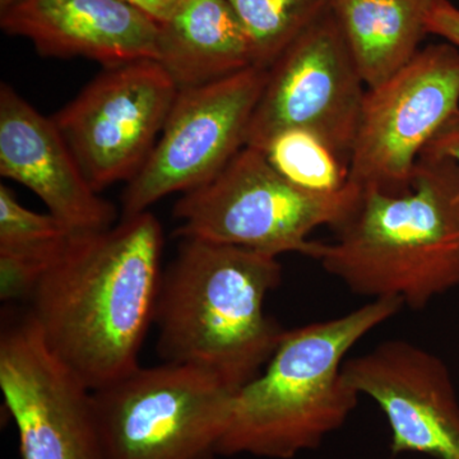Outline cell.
<instances>
[{
  "mask_svg": "<svg viewBox=\"0 0 459 459\" xmlns=\"http://www.w3.org/2000/svg\"><path fill=\"white\" fill-rule=\"evenodd\" d=\"M164 232L151 212L74 234L29 298L27 314L75 376L99 391L137 369L155 325Z\"/></svg>",
  "mask_w": 459,
  "mask_h": 459,
  "instance_id": "cell-1",
  "label": "cell"
},
{
  "mask_svg": "<svg viewBox=\"0 0 459 459\" xmlns=\"http://www.w3.org/2000/svg\"><path fill=\"white\" fill-rule=\"evenodd\" d=\"M310 258L353 294L422 310L459 287V166L420 156L407 192L361 188L351 214Z\"/></svg>",
  "mask_w": 459,
  "mask_h": 459,
  "instance_id": "cell-2",
  "label": "cell"
},
{
  "mask_svg": "<svg viewBox=\"0 0 459 459\" xmlns=\"http://www.w3.org/2000/svg\"><path fill=\"white\" fill-rule=\"evenodd\" d=\"M181 240L162 274L157 353L162 362L202 368L243 388L261 374L286 332L265 313L282 267L277 256L247 247Z\"/></svg>",
  "mask_w": 459,
  "mask_h": 459,
  "instance_id": "cell-3",
  "label": "cell"
},
{
  "mask_svg": "<svg viewBox=\"0 0 459 459\" xmlns=\"http://www.w3.org/2000/svg\"><path fill=\"white\" fill-rule=\"evenodd\" d=\"M402 307L398 299H377L338 318L286 329L264 369L235 394L220 455L292 459L318 448L361 397L343 376L347 353Z\"/></svg>",
  "mask_w": 459,
  "mask_h": 459,
  "instance_id": "cell-4",
  "label": "cell"
},
{
  "mask_svg": "<svg viewBox=\"0 0 459 459\" xmlns=\"http://www.w3.org/2000/svg\"><path fill=\"white\" fill-rule=\"evenodd\" d=\"M360 195V186L350 181L336 192L296 186L261 150L246 146L216 178L184 193L174 208L175 234L274 256L291 252L307 256L314 230L336 229Z\"/></svg>",
  "mask_w": 459,
  "mask_h": 459,
  "instance_id": "cell-5",
  "label": "cell"
},
{
  "mask_svg": "<svg viewBox=\"0 0 459 459\" xmlns=\"http://www.w3.org/2000/svg\"><path fill=\"white\" fill-rule=\"evenodd\" d=\"M238 389L211 371L162 362L93 391L105 459H214Z\"/></svg>",
  "mask_w": 459,
  "mask_h": 459,
  "instance_id": "cell-6",
  "label": "cell"
},
{
  "mask_svg": "<svg viewBox=\"0 0 459 459\" xmlns=\"http://www.w3.org/2000/svg\"><path fill=\"white\" fill-rule=\"evenodd\" d=\"M459 110V49L429 45L400 72L367 90L349 162L360 188L407 192L419 157Z\"/></svg>",
  "mask_w": 459,
  "mask_h": 459,
  "instance_id": "cell-7",
  "label": "cell"
},
{
  "mask_svg": "<svg viewBox=\"0 0 459 459\" xmlns=\"http://www.w3.org/2000/svg\"><path fill=\"white\" fill-rule=\"evenodd\" d=\"M268 69L250 66L197 89L181 90L146 164L123 195V219L174 193L216 178L247 146Z\"/></svg>",
  "mask_w": 459,
  "mask_h": 459,
  "instance_id": "cell-8",
  "label": "cell"
},
{
  "mask_svg": "<svg viewBox=\"0 0 459 459\" xmlns=\"http://www.w3.org/2000/svg\"><path fill=\"white\" fill-rule=\"evenodd\" d=\"M365 93L331 7L268 69L247 146L261 150L279 133L304 131L349 166Z\"/></svg>",
  "mask_w": 459,
  "mask_h": 459,
  "instance_id": "cell-9",
  "label": "cell"
},
{
  "mask_svg": "<svg viewBox=\"0 0 459 459\" xmlns=\"http://www.w3.org/2000/svg\"><path fill=\"white\" fill-rule=\"evenodd\" d=\"M179 90L157 60L108 66L53 120L92 188L129 183L152 152Z\"/></svg>",
  "mask_w": 459,
  "mask_h": 459,
  "instance_id": "cell-10",
  "label": "cell"
},
{
  "mask_svg": "<svg viewBox=\"0 0 459 459\" xmlns=\"http://www.w3.org/2000/svg\"><path fill=\"white\" fill-rule=\"evenodd\" d=\"M0 391L22 459H105L93 391L51 351L27 312L3 325Z\"/></svg>",
  "mask_w": 459,
  "mask_h": 459,
  "instance_id": "cell-11",
  "label": "cell"
},
{
  "mask_svg": "<svg viewBox=\"0 0 459 459\" xmlns=\"http://www.w3.org/2000/svg\"><path fill=\"white\" fill-rule=\"evenodd\" d=\"M343 376L385 413L394 455L459 459V400L439 356L410 341L388 340L347 359Z\"/></svg>",
  "mask_w": 459,
  "mask_h": 459,
  "instance_id": "cell-12",
  "label": "cell"
},
{
  "mask_svg": "<svg viewBox=\"0 0 459 459\" xmlns=\"http://www.w3.org/2000/svg\"><path fill=\"white\" fill-rule=\"evenodd\" d=\"M0 175L27 186L74 234L113 228L117 210L87 180L57 129L18 95L0 86Z\"/></svg>",
  "mask_w": 459,
  "mask_h": 459,
  "instance_id": "cell-13",
  "label": "cell"
},
{
  "mask_svg": "<svg viewBox=\"0 0 459 459\" xmlns=\"http://www.w3.org/2000/svg\"><path fill=\"white\" fill-rule=\"evenodd\" d=\"M0 25L42 56L86 57L105 68L157 59L159 23L124 0H14Z\"/></svg>",
  "mask_w": 459,
  "mask_h": 459,
  "instance_id": "cell-14",
  "label": "cell"
},
{
  "mask_svg": "<svg viewBox=\"0 0 459 459\" xmlns=\"http://www.w3.org/2000/svg\"><path fill=\"white\" fill-rule=\"evenodd\" d=\"M156 60L179 91L255 66L252 44L228 0H186L159 23Z\"/></svg>",
  "mask_w": 459,
  "mask_h": 459,
  "instance_id": "cell-15",
  "label": "cell"
},
{
  "mask_svg": "<svg viewBox=\"0 0 459 459\" xmlns=\"http://www.w3.org/2000/svg\"><path fill=\"white\" fill-rule=\"evenodd\" d=\"M434 0H333L332 11L367 90L400 72L428 35Z\"/></svg>",
  "mask_w": 459,
  "mask_h": 459,
  "instance_id": "cell-16",
  "label": "cell"
},
{
  "mask_svg": "<svg viewBox=\"0 0 459 459\" xmlns=\"http://www.w3.org/2000/svg\"><path fill=\"white\" fill-rule=\"evenodd\" d=\"M74 232L51 213L33 212L0 186V299L29 300Z\"/></svg>",
  "mask_w": 459,
  "mask_h": 459,
  "instance_id": "cell-17",
  "label": "cell"
},
{
  "mask_svg": "<svg viewBox=\"0 0 459 459\" xmlns=\"http://www.w3.org/2000/svg\"><path fill=\"white\" fill-rule=\"evenodd\" d=\"M246 30L255 66L270 69L283 51L327 13L333 0H228Z\"/></svg>",
  "mask_w": 459,
  "mask_h": 459,
  "instance_id": "cell-18",
  "label": "cell"
},
{
  "mask_svg": "<svg viewBox=\"0 0 459 459\" xmlns=\"http://www.w3.org/2000/svg\"><path fill=\"white\" fill-rule=\"evenodd\" d=\"M261 151L268 162L296 186L319 192H336L349 184V166L310 133H279Z\"/></svg>",
  "mask_w": 459,
  "mask_h": 459,
  "instance_id": "cell-19",
  "label": "cell"
},
{
  "mask_svg": "<svg viewBox=\"0 0 459 459\" xmlns=\"http://www.w3.org/2000/svg\"><path fill=\"white\" fill-rule=\"evenodd\" d=\"M428 32L459 49V8L449 0H434L429 12Z\"/></svg>",
  "mask_w": 459,
  "mask_h": 459,
  "instance_id": "cell-20",
  "label": "cell"
},
{
  "mask_svg": "<svg viewBox=\"0 0 459 459\" xmlns=\"http://www.w3.org/2000/svg\"><path fill=\"white\" fill-rule=\"evenodd\" d=\"M420 156L448 159L459 166V110L444 124Z\"/></svg>",
  "mask_w": 459,
  "mask_h": 459,
  "instance_id": "cell-21",
  "label": "cell"
},
{
  "mask_svg": "<svg viewBox=\"0 0 459 459\" xmlns=\"http://www.w3.org/2000/svg\"><path fill=\"white\" fill-rule=\"evenodd\" d=\"M140 9L157 23L164 22L186 0H124Z\"/></svg>",
  "mask_w": 459,
  "mask_h": 459,
  "instance_id": "cell-22",
  "label": "cell"
},
{
  "mask_svg": "<svg viewBox=\"0 0 459 459\" xmlns=\"http://www.w3.org/2000/svg\"><path fill=\"white\" fill-rule=\"evenodd\" d=\"M14 0H0V8L4 9L7 8L8 5H11Z\"/></svg>",
  "mask_w": 459,
  "mask_h": 459,
  "instance_id": "cell-23",
  "label": "cell"
}]
</instances>
